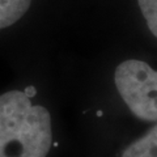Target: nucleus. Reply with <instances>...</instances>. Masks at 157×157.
Here are the masks:
<instances>
[{
    "mask_svg": "<svg viewBox=\"0 0 157 157\" xmlns=\"http://www.w3.org/2000/svg\"><path fill=\"white\" fill-rule=\"evenodd\" d=\"M52 144L51 115L26 92L0 94V157H46Z\"/></svg>",
    "mask_w": 157,
    "mask_h": 157,
    "instance_id": "f257e3e1",
    "label": "nucleus"
},
{
    "mask_svg": "<svg viewBox=\"0 0 157 157\" xmlns=\"http://www.w3.org/2000/svg\"><path fill=\"white\" fill-rule=\"evenodd\" d=\"M114 81L132 114L147 122L157 121V71L143 60L128 59L115 68Z\"/></svg>",
    "mask_w": 157,
    "mask_h": 157,
    "instance_id": "f03ea898",
    "label": "nucleus"
},
{
    "mask_svg": "<svg viewBox=\"0 0 157 157\" xmlns=\"http://www.w3.org/2000/svg\"><path fill=\"white\" fill-rule=\"evenodd\" d=\"M122 157H157V124L127 147Z\"/></svg>",
    "mask_w": 157,
    "mask_h": 157,
    "instance_id": "7ed1b4c3",
    "label": "nucleus"
},
{
    "mask_svg": "<svg viewBox=\"0 0 157 157\" xmlns=\"http://www.w3.org/2000/svg\"><path fill=\"white\" fill-rule=\"evenodd\" d=\"M32 6V0H0V30L16 24Z\"/></svg>",
    "mask_w": 157,
    "mask_h": 157,
    "instance_id": "20e7f679",
    "label": "nucleus"
},
{
    "mask_svg": "<svg viewBox=\"0 0 157 157\" xmlns=\"http://www.w3.org/2000/svg\"><path fill=\"white\" fill-rule=\"evenodd\" d=\"M149 32L157 38V0H137Z\"/></svg>",
    "mask_w": 157,
    "mask_h": 157,
    "instance_id": "39448f33",
    "label": "nucleus"
}]
</instances>
